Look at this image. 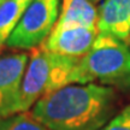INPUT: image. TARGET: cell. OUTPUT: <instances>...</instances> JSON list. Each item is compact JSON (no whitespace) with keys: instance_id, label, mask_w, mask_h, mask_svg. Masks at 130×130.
Here are the masks:
<instances>
[{"instance_id":"cell-9","label":"cell","mask_w":130,"mask_h":130,"mask_svg":"<svg viewBox=\"0 0 130 130\" xmlns=\"http://www.w3.org/2000/svg\"><path fill=\"white\" fill-rule=\"evenodd\" d=\"M30 3L31 0L0 1V46L6 43V40L18 24Z\"/></svg>"},{"instance_id":"cell-2","label":"cell","mask_w":130,"mask_h":130,"mask_svg":"<svg viewBox=\"0 0 130 130\" xmlns=\"http://www.w3.org/2000/svg\"><path fill=\"white\" fill-rule=\"evenodd\" d=\"M130 93V48L128 43L107 34H98L92 48L74 68L71 83H96Z\"/></svg>"},{"instance_id":"cell-5","label":"cell","mask_w":130,"mask_h":130,"mask_svg":"<svg viewBox=\"0 0 130 130\" xmlns=\"http://www.w3.org/2000/svg\"><path fill=\"white\" fill-rule=\"evenodd\" d=\"M28 59L25 52L0 57V118L19 113V94Z\"/></svg>"},{"instance_id":"cell-12","label":"cell","mask_w":130,"mask_h":130,"mask_svg":"<svg viewBox=\"0 0 130 130\" xmlns=\"http://www.w3.org/2000/svg\"><path fill=\"white\" fill-rule=\"evenodd\" d=\"M88 1H90V3H92V4H98V3H100V1H101V0H88Z\"/></svg>"},{"instance_id":"cell-7","label":"cell","mask_w":130,"mask_h":130,"mask_svg":"<svg viewBox=\"0 0 130 130\" xmlns=\"http://www.w3.org/2000/svg\"><path fill=\"white\" fill-rule=\"evenodd\" d=\"M98 34L126 42L130 35V0H101L96 9Z\"/></svg>"},{"instance_id":"cell-11","label":"cell","mask_w":130,"mask_h":130,"mask_svg":"<svg viewBox=\"0 0 130 130\" xmlns=\"http://www.w3.org/2000/svg\"><path fill=\"white\" fill-rule=\"evenodd\" d=\"M99 130H130V104Z\"/></svg>"},{"instance_id":"cell-8","label":"cell","mask_w":130,"mask_h":130,"mask_svg":"<svg viewBox=\"0 0 130 130\" xmlns=\"http://www.w3.org/2000/svg\"><path fill=\"white\" fill-rule=\"evenodd\" d=\"M98 11L88 0H63L60 14L57 25L81 24L87 27H96Z\"/></svg>"},{"instance_id":"cell-4","label":"cell","mask_w":130,"mask_h":130,"mask_svg":"<svg viewBox=\"0 0 130 130\" xmlns=\"http://www.w3.org/2000/svg\"><path fill=\"white\" fill-rule=\"evenodd\" d=\"M59 17V0H31L6 45L11 48L32 50L41 46Z\"/></svg>"},{"instance_id":"cell-6","label":"cell","mask_w":130,"mask_h":130,"mask_svg":"<svg viewBox=\"0 0 130 130\" xmlns=\"http://www.w3.org/2000/svg\"><path fill=\"white\" fill-rule=\"evenodd\" d=\"M96 36V27H87L81 24H56L41 47L57 54L79 58L92 48Z\"/></svg>"},{"instance_id":"cell-1","label":"cell","mask_w":130,"mask_h":130,"mask_svg":"<svg viewBox=\"0 0 130 130\" xmlns=\"http://www.w3.org/2000/svg\"><path fill=\"white\" fill-rule=\"evenodd\" d=\"M32 117L50 130H99L118 115V92L99 83H71L39 99Z\"/></svg>"},{"instance_id":"cell-3","label":"cell","mask_w":130,"mask_h":130,"mask_svg":"<svg viewBox=\"0 0 130 130\" xmlns=\"http://www.w3.org/2000/svg\"><path fill=\"white\" fill-rule=\"evenodd\" d=\"M19 94L18 112H27L47 94L69 84V76L79 58L57 54L41 46L30 50Z\"/></svg>"},{"instance_id":"cell-13","label":"cell","mask_w":130,"mask_h":130,"mask_svg":"<svg viewBox=\"0 0 130 130\" xmlns=\"http://www.w3.org/2000/svg\"><path fill=\"white\" fill-rule=\"evenodd\" d=\"M126 43H128V46H130V35H129V39H128V41H126Z\"/></svg>"},{"instance_id":"cell-14","label":"cell","mask_w":130,"mask_h":130,"mask_svg":"<svg viewBox=\"0 0 130 130\" xmlns=\"http://www.w3.org/2000/svg\"><path fill=\"white\" fill-rule=\"evenodd\" d=\"M0 1H1V0H0Z\"/></svg>"},{"instance_id":"cell-10","label":"cell","mask_w":130,"mask_h":130,"mask_svg":"<svg viewBox=\"0 0 130 130\" xmlns=\"http://www.w3.org/2000/svg\"><path fill=\"white\" fill-rule=\"evenodd\" d=\"M0 130H50L35 119L31 113L21 112L7 118H0Z\"/></svg>"}]
</instances>
